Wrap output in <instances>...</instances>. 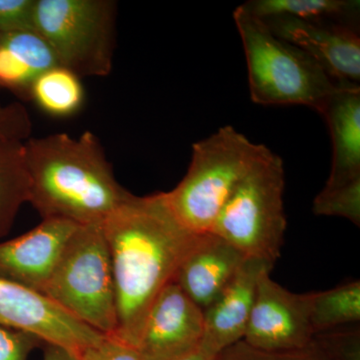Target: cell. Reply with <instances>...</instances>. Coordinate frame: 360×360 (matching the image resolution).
<instances>
[{
	"label": "cell",
	"mask_w": 360,
	"mask_h": 360,
	"mask_svg": "<svg viewBox=\"0 0 360 360\" xmlns=\"http://www.w3.org/2000/svg\"><path fill=\"white\" fill-rule=\"evenodd\" d=\"M103 229L115 281V335L135 347L153 302L167 284L174 283L200 234L177 221L163 193H129L104 220Z\"/></svg>",
	"instance_id": "obj_1"
},
{
	"label": "cell",
	"mask_w": 360,
	"mask_h": 360,
	"mask_svg": "<svg viewBox=\"0 0 360 360\" xmlns=\"http://www.w3.org/2000/svg\"><path fill=\"white\" fill-rule=\"evenodd\" d=\"M28 201L42 219L103 224L129 195L92 132L56 134L25 141Z\"/></svg>",
	"instance_id": "obj_2"
},
{
	"label": "cell",
	"mask_w": 360,
	"mask_h": 360,
	"mask_svg": "<svg viewBox=\"0 0 360 360\" xmlns=\"http://www.w3.org/2000/svg\"><path fill=\"white\" fill-rule=\"evenodd\" d=\"M234 21L243 41L250 96L262 105H305L321 112L336 82L302 49L276 37L264 20L238 6Z\"/></svg>",
	"instance_id": "obj_3"
},
{
	"label": "cell",
	"mask_w": 360,
	"mask_h": 360,
	"mask_svg": "<svg viewBox=\"0 0 360 360\" xmlns=\"http://www.w3.org/2000/svg\"><path fill=\"white\" fill-rule=\"evenodd\" d=\"M269 150L231 125L195 142L186 176L163 193L170 212L187 231L207 233L232 193Z\"/></svg>",
	"instance_id": "obj_4"
},
{
	"label": "cell",
	"mask_w": 360,
	"mask_h": 360,
	"mask_svg": "<svg viewBox=\"0 0 360 360\" xmlns=\"http://www.w3.org/2000/svg\"><path fill=\"white\" fill-rule=\"evenodd\" d=\"M42 295L101 335H115V281L103 224L78 225Z\"/></svg>",
	"instance_id": "obj_5"
},
{
	"label": "cell",
	"mask_w": 360,
	"mask_h": 360,
	"mask_svg": "<svg viewBox=\"0 0 360 360\" xmlns=\"http://www.w3.org/2000/svg\"><path fill=\"white\" fill-rule=\"evenodd\" d=\"M284 186L283 161L269 150L232 193L210 232L243 257L274 266L286 231Z\"/></svg>",
	"instance_id": "obj_6"
},
{
	"label": "cell",
	"mask_w": 360,
	"mask_h": 360,
	"mask_svg": "<svg viewBox=\"0 0 360 360\" xmlns=\"http://www.w3.org/2000/svg\"><path fill=\"white\" fill-rule=\"evenodd\" d=\"M115 2L37 0L35 28L59 66L78 77H106L112 70Z\"/></svg>",
	"instance_id": "obj_7"
},
{
	"label": "cell",
	"mask_w": 360,
	"mask_h": 360,
	"mask_svg": "<svg viewBox=\"0 0 360 360\" xmlns=\"http://www.w3.org/2000/svg\"><path fill=\"white\" fill-rule=\"evenodd\" d=\"M314 292L295 293L270 278L258 279L255 303L243 341L264 352H291L309 347L314 330L311 307Z\"/></svg>",
	"instance_id": "obj_8"
},
{
	"label": "cell",
	"mask_w": 360,
	"mask_h": 360,
	"mask_svg": "<svg viewBox=\"0 0 360 360\" xmlns=\"http://www.w3.org/2000/svg\"><path fill=\"white\" fill-rule=\"evenodd\" d=\"M0 326L25 331L63 348L79 359L103 336L52 302L20 284L0 277Z\"/></svg>",
	"instance_id": "obj_9"
},
{
	"label": "cell",
	"mask_w": 360,
	"mask_h": 360,
	"mask_svg": "<svg viewBox=\"0 0 360 360\" xmlns=\"http://www.w3.org/2000/svg\"><path fill=\"white\" fill-rule=\"evenodd\" d=\"M205 312L170 283L149 310L136 348L144 360H174L201 345Z\"/></svg>",
	"instance_id": "obj_10"
},
{
	"label": "cell",
	"mask_w": 360,
	"mask_h": 360,
	"mask_svg": "<svg viewBox=\"0 0 360 360\" xmlns=\"http://www.w3.org/2000/svg\"><path fill=\"white\" fill-rule=\"evenodd\" d=\"M262 20L278 39L309 54L336 82L359 85L360 37L356 27L288 16Z\"/></svg>",
	"instance_id": "obj_11"
},
{
	"label": "cell",
	"mask_w": 360,
	"mask_h": 360,
	"mask_svg": "<svg viewBox=\"0 0 360 360\" xmlns=\"http://www.w3.org/2000/svg\"><path fill=\"white\" fill-rule=\"evenodd\" d=\"M77 226L68 220L42 219L32 231L0 243V277L42 295Z\"/></svg>",
	"instance_id": "obj_12"
},
{
	"label": "cell",
	"mask_w": 360,
	"mask_h": 360,
	"mask_svg": "<svg viewBox=\"0 0 360 360\" xmlns=\"http://www.w3.org/2000/svg\"><path fill=\"white\" fill-rule=\"evenodd\" d=\"M274 265L246 258L229 285L205 310V331L201 347L219 355L227 347L243 340L255 303L258 279Z\"/></svg>",
	"instance_id": "obj_13"
},
{
	"label": "cell",
	"mask_w": 360,
	"mask_h": 360,
	"mask_svg": "<svg viewBox=\"0 0 360 360\" xmlns=\"http://www.w3.org/2000/svg\"><path fill=\"white\" fill-rule=\"evenodd\" d=\"M246 257L212 232L200 234L174 283L205 311L229 285Z\"/></svg>",
	"instance_id": "obj_14"
},
{
	"label": "cell",
	"mask_w": 360,
	"mask_h": 360,
	"mask_svg": "<svg viewBox=\"0 0 360 360\" xmlns=\"http://www.w3.org/2000/svg\"><path fill=\"white\" fill-rule=\"evenodd\" d=\"M333 141V163L326 187L360 179V86L342 84L331 94L319 112Z\"/></svg>",
	"instance_id": "obj_15"
},
{
	"label": "cell",
	"mask_w": 360,
	"mask_h": 360,
	"mask_svg": "<svg viewBox=\"0 0 360 360\" xmlns=\"http://www.w3.org/2000/svg\"><path fill=\"white\" fill-rule=\"evenodd\" d=\"M58 60L37 32H14L0 37V89L28 98L33 82Z\"/></svg>",
	"instance_id": "obj_16"
},
{
	"label": "cell",
	"mask_w": 360,
	"mask_h": 360,
	"mask_svg": "<svg viewBox=\"0 0 360 360\" xmlns=\"http://www.w3.org/2000/svg\"><path fill=\"white\" fill-rule=\"evenodd\" d=\"M258 18H288L314 22L354 26L359 20V0H251L243 4Z\"/></svg>",
	"instance_id": "obj_17"
},
{
	"label": "cell",
	"mask_w": 360,
	"mask_h": 360,
	"mask_svg": "<svg viewBox=\"0 0 360 360\" xmlns=\"http://www.w3.org/2000/svg\"><path fill=\"white\" fill-rule=\"evenodd\" d=\"M23 144L0 143V238L8 233L21 205L28 201Z\"/></svg>",
	"instance_id": "obj_18"
},
{
	"label": "cell",
	"mask_w": 360,
	"mask_h": 360,
	"mask_svg": "<svg viewBox=\"0 0 360 360\" xmlns=\"http://www.w3.org/2000/svg\"><path fill=\"white\" fill-rule=\"evenodd\" d=\"M40 110L54 117H70L84 103V85L80 78L61 66L45 71L34 82L30 97Z\"/></svg>",
	"instance_id": "obj_19"
},
{
	"label": "cell",
	"mask_w": 360,
	"mask_h": 360,
	"mask_svg": "<svg viewBox=\"0 0 360 360\" xmlns=\"http://www.w3.org/2000/svg\"><path fill=\"white\" fill-rule=\"evenodd\" d=\"M310 319L314 333L359 321V281L343 284L333 290L314 292Z\"/></svg>",
	"instance_id": "obj_20"
},
{
	"label": "cell",
	"mask_w": 360,
	"mask_h": 360,
	"mask_svg": "<svg viewBox=\"0 0 360 360\" xmlns=\"http://www.w3.org/2000/svg\"><path fill=\"white\" fill-rule=\"evenodd\" d=\"M314 212L343 217L360 225V179L335 187H323L314 201Z\"/></svg>",
	"instance_id": "obj_21"
},
{
	"label": "cell",
	"mask_w": 360,
	"mask_h": 360,
	"mask_svg": "<svg viewBox=\"0 0 360 360\" xmlns=\"http://www.w3.org/2000/svg\"><path fill=\"white\" fill-rule=\"evenodd\" d=\"M323 360H360L359 329H340L314 333L309 345Z\"/></svg>",
	"instance_id": "obj_22"
},
{
	"label": "cell",
	"mask_w": 360,
	"mask_h": 360,
	"mask_svg": "<svg viewBox=\"0 0 360 360\" xmlns=\"http://www.w3.org/2000/svg\"><path fill=\"white\" fill-rule=\"evenodd\" d=\"M37 0H0V34L37 32Z\"/></svg>",
	"instance_id": "obj_23"
},
{
	"label": "cell",
	"mask_w": 360,
	"mask_h": 360,
	"mask_svg": "<svg viewBox=\"0 0 360 360\" xmlns=\"http://www.w3.org/2000/svg\"><path fill=\"white\" fill-rule=\"evenodd\" d=\"M217 360H323L309 347L291 352H264L240 340L220 352Z\"/></svg>",
	"instance_id": "obj_24"
},
{
	"label": "cell",
	"mask_w": 360,
	"mask_h": 360,
	"mask_svg": "<svg viewBox=\"0 0 360 360\" xmlns=\"http://www.w3.org/2000/svg\"><path fill=\"white\" fill-rule=\"evenodd\" d=\"M32 131V122L22 104L0 103V143L25 142Z\"/></svg>",
	"instance_id": "obj_25"
},
{
	"label": "cell",
	"mask_w": 360,
	"mask_h": 360,
	"mask_svg": "<svg viewBox=\"0 0 360 360\" xmlns=\"http://www.w3.org/2000/svg\"><path fill=\"white\" fill-rule=\"evenodd\" d=\"M41 342L30 333L0 326V360H28Z\"/></svg>",
	"instance_id": "obj_26"
},
{
	"label": "cell",
	"mask_w": 360,
	"mask_h": 360,
	"mask_svg": "<svg viewBox=\"0 0 360 360\" xmlns=\"http://www.w3.org/2000/svg\"><path fill=\"white\" fill-rule=\"evenodd\" d=\"M78 360H144L139 350L115 335H104Z\"/></svg>",
	"instance_id": "obj_27"
},
{
	"label": "cell",
	"mask_w": 360,
	"mask_h": 360,
	"mask_svg": "<svg viewBox=\"0 0 360 360\" xmlns=\"http://www.w3.org/2000/svg\"><path fill=\"white\" fill-rule=\"evenodd\" d=\"M44 360H78L63 348L47 345L45 348Z\"/></svg>",
	"instance_id": "obj_28"
},
{
	"label": "cell",
	"mask_w": 360,
	"mask_h": 360,
	"mask_svg": "<svg viewBox=\"0 0 360 360\" xmlns=\"http://www.w3.org/2000/svg\"><path fill=\"white\" fill-rule=\"evenodd\" d=\"M219 355L210 354L205 348L200 347L196 348L193 352H189L184 356L179 357L174 360H217Z\"/></svg>",
	"instance_id": "obj_29"
},
{
	"label": "cell",
	"mask_w": 360,
	"mask_h": 360,
	"mask_svg": "<svg viewBox=\"0 0 360 360\" xmlns=\"http://www.w3.org/2000/svg\"><path fill=\"white\" fill-rule=\"evenodd\" d=\"M0 37H1V34H0Z\"/></svg>",
	"instance_id": "obj_30"
}]
</instances>
